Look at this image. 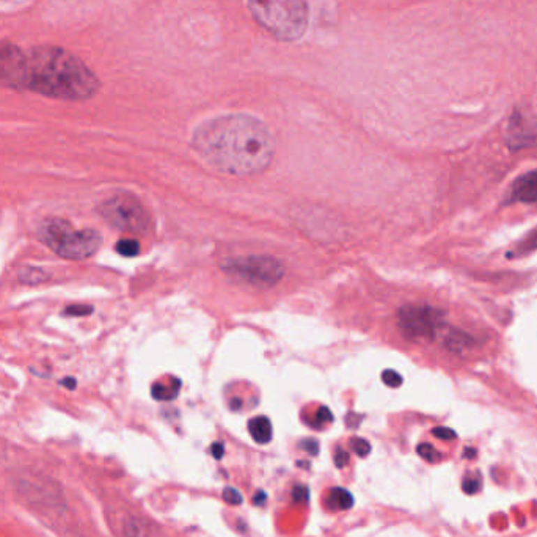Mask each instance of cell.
Listing matches in <instances>:
<instances>
[{
  "label": "cell",
  "mask_w": 537,
  "mask_h": 537,
  "mask_svg": "<svg viewBox=\"0 0 537 537\" xmlns=\"http://www.w3.org/2000/svg\"><path fill=\"white\" fill-rule=\"evenodd\" d=\"M0 84L63 101H85L101 86L96 74L63 47L26 52L10 41H0Z\"/></svg>",
  "instance_id": "1"
},
{
  "label": "cell",
  "mask_w": 537,
  "mask_h": 537,
  "mask_svg": "<svg viewBox=\"0 0 537 537\" xmlns=\"http://www.w3.org/2000/svg\"><path fill=\"white\" fill-rule=\"evenodd\" d=\"M192 148L206 165L228 176H255L266 172L275 156V139L252 115L211 118L193 130Z\"/></svg>",
  "instance_id": "2"
},
{
  "label": "cell",
  "mask_w": 537,
  "mask_h": 537,
  "mask_svg": "<svg viewBox=\"0 0 537 537\" xmlns=\"http://www.w3.org/2000/svg\"><path fill=\"white\" fill-rule=\"evenodd\" d=\"M253 20L282 41L302 38L308 27L307 0H248Z\"/></svg>",
  "instance_id": "3"
},
{
  "label": "cell",
  "mask_w": 537,
  "mask_h": 537,
  "mask_svg": "<svg viewBox=\"0 0 537 537\" xmlns=\"http://www.w3.org/2000/svg\"><path fill=\"white\" fill-rule=\"evenodd\" d=\"M40 241L65 259H86L95 255L103 237L95 229H77L70 222L51 218L41 225Z\"/></svg>",
  "instance_id": "4"
},
{
  "label": "cell",
  "mask_w": 537,
  "mask_h": 537,
  "mask_svg": "<svg viewBox=\"0 0 537 537\" xmlns=\"http://www.w3.org/2000/svg\"><path fill=\"white\" fill-rule=\"evenodd\" d=\"M223 272L255 288H272L285 277V267L272 256H237L222 262Z\"/></svg>",
  "instance_id": "5"
},
{
  "label": "cell",
  "mask_w": 537,
  "mask_h": 537,
  "mask_svg": "<svg viewBox=\"0 0 537 537\" xmlns=\"http://www.w3.org/2000/svg\"><path fill=\"white\" fill-rule=\"evenodd\" d=\"M99 214L110 227L130 234H146L151 229V218L142 203L129 193H120L99 206Z\"/></svg>",
  "instance_id": "6"
},
{
  "label": "cell",
  "mask_w": 537,
  "mask_h": 537,
  "mask_svg": "<svg viewBox=\"0 0 537 537\" xmlns=\"http://www.w3.org/2000/svg\"><path fill=\"white\" fill-rule=\"evenodd\" d=\"M398 324L409 340H430L443 326V313L432 307L409 305L399 311Z\"/></svg>",
  "instance_id": "7"
},
{
  "label": "cell",
  "mask_w": 537,
  "mask_h": 537,
  "mask_svg": "<svg viewBox=\"0 0 537 537\" xmlns=\"http://www.w3.org/2000/svg\"><path fill=\"white\" fill-rule=\"evenodd\" d=\"M509 199L515 203H537V172H529L514 181Z\"/></svg>",
  "instance_id": "8"
},
{
  "label": "cell",
  "mask_w": 537,
  "mask_h": 537,
  "mask_svg": "<svg viewBox=\"0 0 537 537\" xmlns=\"http://www.w3.org/2000/svg\"><path fill=\"white\" fill-rule=\"evenodd\" d=\"M248 432L256 443L266 445L272 440V423L266 416H255L248 421Z\"/></svg>",
  "instance_id": "9"
},
{
  "label": "cell",
  "mask_w": 537,
  "mask_h": 537,
  "mask_svg": "<svg viewBox=\"0 0 537 537\" xmlns=\"http://www.w3.org/2000/svg\"><path fill=\"white\" fill-rule=\"evenodd\" d=\"M327 506L333 510H347L354 506L352 493L342 487H333L327 495Z\"/></svg>",
  "instance_id": "10"
},
{
  "label": "cell",
  "mask_w": 537,
  "mask_h": 537,
  "mask_svg": "<svg viewBox=\"0 0 537 537\" xmlns=\"http://www.w3.org/2000/svg\"><path fill=\"white\" fill-rule=\"evenodd\" d=\"M537 250V228H534L528 236H524L523 239L517 243V245L509 250L506 256L508 258H520V256H527Z\"/></svg>",
  "instance_id": "11"
},
{
  "label": "cell",
  "mask_w": 537,
  "mask_h": 537,
  "mask_svg": "<svg viewBox=\"0 0 537 537\" xmlns=\"http://www.w3.org/2000/svg\"><path fill=\"white\" fill-rule=\"evenodd\" d=\"M181 388V382L178 379H173L172 382L167 384H154L153 385V398L158 399V401H170V399H174L178 396Z\"/></svg>",
  "instance_id": "12"
},
{
  "label": "cell",
  "mask_w": 537,
  "mask_h": 537,
  "mask_svg": "<svg viewBox=\"0 0 537 537\" xmlns=\"http://www.w3.org/2000/svg\"><path fill=\"white\" fill-rule=\"evenodd\" d=\"M470 345H471L470 336L459 332V330L449 333V336L446 338V346L451 349L453 352H462L465 347H468Z\"/></svg>",
  "instance_id": "13"
},
{
  "label": "cell",
  "mask_w": 537,
  "mask_h": 537,
  "mask_svg": "<svg viewBox=\"0 0 537 537\" xmlns=\"http://www.w3.org/2000/svg\"><path fill=\"white\" fill-rule=\"evenodd\" d=\"M116 252L126 258H134L140 253V243L135 239H121L116 242Z\"/></svg>",
  "instance_id": "14"
},
{
  "label": "cell",
  "mask_w": 537,
  "mask_h": 537,
  "mask_svg": "<svg viewBox=\"0 0 537 537\" xmlns=\"http://www.w3.org/2000/svg\"><path fill=\"white\" fill-rule=\"evenodd\" d=\"M21 280L22 283H30V285L41 283L46 280V273L40 271V268H27V271L22 272Z\"/></svg>",
  "instance_id": "15"
},
{
  "label": "cell",
  "mask_w": 537,
  "mask_h": 537,
  "mask_svg": "<svg viewBox=\"0 0 537 537\" xmlns=\"http://www.w3.org/2000/svg\"><path fill=\"white\" fill-rule=\"evenodd\" d=\"M416 451H418V454L421 455L423 459H426L428 462H432V464L440 459L439 451H437V449L432 445H429V443H423V445H420V446L416 448Z\"/></svg>",
  "instance_id": "16"
},
{
  "label": "cell",
  "mask_w": 537,
  "mask_h": 537,
  "mask_svg": "<svg viewBox=\"0 0 537 537\" xmlns=\"http://www.w3.org/2000/svg\"><path fill=\"white\" fill-rule=\"evenodd\" d=\"M351 446L352 451L360 455V457H366V455L371 453V445L365 439H352Z\"/></svg>",
  "instance_id": "17"
},
{
  "label": "cell",
  "mask_w": 537,
  "mask_h": 537,
  "mask_svg": "<svg viewBox=\"0 0 537 537\" xmlns=\"http://www.w3.org/2000/svg\"><path fill=\"white\" fill-rule=\"evenodd\" d=\"M223 499L231 506H239L243 501L239 490L234 489V487H227V489L223 490Z\"/></svg>",
  "instance_id": "18"
},
{
  "label": "cell",
  "mask_w": 537,
  "mask_h": 537,
  "mask_svg": "<svg viewBox=\"0 0 537 537\" xmlns=\"http://www.w3.org/2000/svg\"><path fill=\"white\" fill-rule=\"evenodd\" d=\"M382 380L385 382V385L393 386V388H396V386H401V384H402L401 374L396 372V371H393V370H386V371H384V374H382Z\"/></svg>",
  "instance_id": "19"
},
{
  "label": "cell",
  "mask_w": 537,
  "mask_h": 537,
  "mask_svg": "<svg viewBox=\"0 0 537 537\" xmlns=\"http://www.w3.org/2000/svg\"><path fill=\"white\" fill-rule=\"evenodd\" d=\"M308 498H310V492H308V487L303 485V484H297L294 489H292V499H294L296 503H308Z\"/></svg>",
  "instance_id": "20"
},
{
  "label": "cell",
  "mask_w": 537,
  "mask_h": 537,
  "mask_svg": "<svg viewBox=\"0 0 537 537\" xmlns=\"http://www.w3.org/2000/svg\"><path fill=\"white\" fill-rule=\"evenodd\" d=\"M65 313L70 316H86L93 313V308L90 305H71V307L66 308Z\"/></svg>",
  "instance_id": "21"
},
{
  "label": "cell",
  "mask_w": 537,
  "mask_h": 537,
  "mask_svg": "<svg viewBox=\"0 0 537 537\" xmlns=\"http://www.w3.org/2000/svg\"><path fill=\"white\" fill-rule=\"evenodd\" d=\"M332 421H333V415L327 407H321L319 410L316 411V428L322 426V424L332 423Z\"/></svg>",
  "instance_id": "22"
},
{
  "label": "cell",
  "mask_w": 537,
  "mask_h": 537,
  "mask_svg": "<svg viewBox=\"0 0 537 537\" xmlns=\"http://www.w3.org/2000/svg\"><path fill=\"white\" fill-rule=\"evenodd\" d=\"M432 432L437 439H440V440H454L455 437H457L454 430L449 429V428H435Z\"/></svg>",
  "instance_id": "23"
},
{
  "label": "cell",
  "mask_w": 537,
  "mask_h": 537,
  "mask_svg": "<svg viewBox=\"0 0 537 537\" xmlns=\"http://www.w3.org/2000/svg\"><path fill=\"white\" fill-rule=\"evenodd\" d=\"M301 446H302L303 449H307V451H308L310 454H313V455H316L317 453H319V443H317V441L313 440V439H308V440L302 441V443H301Z\"/></svg>",
  "instance_id": "24"
},
{
  "label": "cell",
  "mask_w": 537,
  "mask_h": 537,
  "mask_svg": "<svg viewBox=\"0 0 537 537\" xmlns=\"http://www.w3.org/2000/svg\"><path fill=\"white\" fill-rule=\"evenodd\" d=\"M335 464L338 468L346 467L349 464V454L346 451H342V449H338L335 454Z\"/></svg>",
  "instance_id": "25"
},
{
  "label": "cell",
  "mask_w": 537,
  "mask_h": 537,
  "mask_svg": "<svg viewBox=\"0 0 537 537\" xmlns=\"http://www.w3.org/2000/svg\"><path fill=\"white\" fill-rule=\"evenodd\" d=\"M462 487H464V490H465L467 493H470V495H471V493H476V492L479 490L481 481H478V483H476V481H468V479H465V481H464V484H462Z\"/></svg>",
  "instance_id": "26"
},
{
  "label": "cell",
  "mask_w": 537,
  "mask_h": 537,
  "mask_svg": "<svg viewBox=\"0 0 537 537\" xmlns=\"http://www.w3.org/2000/svg\"><path fill=\"white\" fill-rule=\"evenodd\" d=\"M211 451H212V455H214L215 459H222L225 448H223L222 443H214V445H212V448H211Z\"/></svg>",
  "instance_id": "27"
},
{
  "label": "cell",
  "mask_w": 537,
  "mask_h": 537,
  "mask_svg": "<svg viewBox=\"0 0 537 537\" xmlns=\"http://www.w3.org/2000/svg\"><path fill=\"white\" fill-rule=\"evenodd\" d=\"M61 385L66 386L68 390H74V388H76V379H73V377H66V379L61 380Z\"/></svg>",
  "instance_id": "28"
},
{
  "label": "cell",
  "mask_w": 537,
  "mask_h": 537,
  "mask_svg": "<svg viewBox=\"0 0 537 537\" xmlns=\"http://www.w3.org/2000/svg\"><path fill=\"white\" fill-rule=\"evenodd\" d=\"M266 498H267V495H266L264 492H258V493H256V495H255V498H253V503L261 506V504H264Z\"/></svg>",
  "instance_id": "29"
},
{
  "label": "cell",
  "mask_w": 537,
  "mask_h": 537,
  "mask_svg": "<svg viewBox=\"0 0 537 537\" xmlns=\"http://www.w3.org/2000/svg\"><path fill=\"white\" fill-rule=\"evenodd\" d=\"M239 407H241V401H239V399H234V401L231 402V409L239 410Z\"/></svg>",
  "instance_id": "30"
},
{
  "label": "cell",
  "mask_w": 537,
  "mask_h": 537,
  "mask_svg": "<svg viewBox=\"0 0 537 537\" xmlns=\"http://www.w3.org/2000/svg\"><path fill=\"white\" fill-rule=\"evenodd\" d=\"M474 455H476V451H474V449H467V453H465L467 459H473Z\"/></svg>",
  "instance_id": "31"
}]
</instances>
